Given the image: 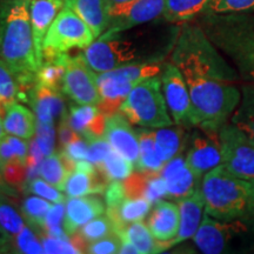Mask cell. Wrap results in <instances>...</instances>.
<instances>
[{
    "label": "cell",
    "mask_w": 254,
    "mask_h": 254,
    "mask_svg": "<svg viewBox=\"0 0 254 254\" xmlns=\"http://www.w3.org/2000/svg\"><path fill=\"white\" fill-rule=\"evenodd\" d=\"M119 111L129 123L139 127L155 129L174 125L168 112L159 75L135 84Z\"/></svg>",
    "instance_id": "obj_5"
},
{
    "label": "cell",
    "mask_w": 254,
    "mask_h": 254,
    "mask_svg": "<svg viewBox=\"0 0 254 254\" xmlns=\"http://www.w3.org/2000/svg\"><path fill=\"white\" fill-rule=\"evenodd\" d=\"M239 222L219 220L205 212L201 224L193 237V241L200 252L206 254L222 253L231 239V234L243 228Z\"/></svg>",
    "instance_id": "obj_13"
},
{
    "label": "cell",
    "mask_w": 254,
    "mask_h": 254,
    "mask_svg": "<svg viewBox=\"0 0 254 254\" xmlns=\"http://www.w3.org/2000/svg\"><path fill=\"white\" fill-rule=\"evenodd\" d=\"M172 126L154 129L155 151L165 164L176 155L182 153L184 145H185L184 127L179 125Z\"/></svg>",
    "instance_id": "obj_27"
},
{
    "label": "cell",
    "mask_w": 254,
    "mask_h": 254,
    "mask_svg": "<svg viewBox=\"0 0 254 254\" xmlns=\"http://www.w3.org/2000/svg\"><path fill=\"white\" fill-rule=\"evenodd\" d=\"M165 196H167V189L164 178L159 173L150 174L145 189L144 198L147 199L152 205H154L155 202L163 200Z\"/></svg>",
    "instance_id": "obj_47"
},
{
    "label": "cell",
    "mask_w": 254,
    "mask_h": 254,
    "mask_svg": "<svg viewBox=\"0 0 254 254\" xmlns=\"http://www.w3.org/2000/svg\"><path fill=\"white\" fill-rule=\"evenodd\" d=\"M178 206L180 212L179 231L177 237L166 245V251L193 238L198 231L205 214V199L201 192V186L190 195L178 199Z\"/></svg>",
    "instance_id": "obj_19"
},
{
    "label": "cell",
    "mask_w": 254,
    "mask_h": 254,
    "mask_svg": "<svg viewBox=\"0 0 254 254\" xmlns=\"http://www.w3.org/2000/svg\"><path fill=\"white\" fill-rule=\"evenodd\" d=\"M104 135L113 150H116L135 166L140 152L138 132L133 129L129 120L122 112H117L107 117Z\"/></svg>",
    "instance_id": "obj_15"
},
{
    "label": "cell",
    "mask_w": 254,
    "mask_h": 254,
    "mask_svg": "<svg viewBox=\"0 0 254 254\" xmlns=\"http://www.w3.org/2000/svg\"><path fill=\"white\" fill-rule=\"evenodd\" d=\"M104 194L107 208H116L117 206L126 198L123 180H114V182H111L109 185H107Z\"/></svg>",
    "instance_id": "obj_49"
},
{
    "label": "cell",
    "mask_w": 254,
    "mask_h": 254,
    "mask_svg": "<svg viewBox=\"0 0 254 254\" xmlns=\"http://www.w3.org/2000/svg\"><path fill=\"white\" fill-rule=\"evenodd\" d=\"M0 98L6 106L17 103V100H25V94L21 93L20 85L17 77L9 66L0 58Z\"/></svg>",
    "instance_id": "obj_37"
},
{
    "label": "cell",
    "mask_w": 254,
    "mask_h": 254,
    "mask_svg": "<svg viewBox=\"0 0 254 254\" xmlns=\"http://www.w3.org/2000/svg\"><path fill=\"white\" fill-rule=\"evenodd\" d=\"M55 124H45L37 120V131L34 140L45 157L52 154L55 151Z\"/></svg>",
    "instance_id": "obj_44"
},
{
    "label": "cell",
    "mask_w": 254,
    "mask_h": 254,
    "mask_svg": "<svg viewBox=\"0 0 254 254\" xmlns=\"http://www.w3.org/2000/svg\"><path fill=\"white\" fill-rule=\"evenodd\" d=\"M109 184L97 166L88 160H80L75 164L74 170L69 173L64 187V193L68 198L103 194Z\"/></svg>",
    "instance_id": "obj_17"
},
{
    "label": "cell",
    "mask_w": 254,
    "mask_h": 254,
    "mask_svg": "<svg viewBox=\"0 0 254 254\" xmlns=\"http://www.w3.org/2000/svg\"><path fill=\"white\" fill-rule=\"evenodd\" d=\"M26 226L25 219L6 200L5 195L0 196V230L7 237H14Z\"/></svg>",
    "instance_id": "obj_39"
},
{
    "label": "cell",
    "mask_w": 254,
    "mask_h": 254,
    "mask_svg": "<svg viewBox=\"0 0 254 254\" xmlns=\"http://www.w3.org/2000/svg\"><path fill=\"white\" fill-rule=\"evenodd\" d=\"M97 167L109 183L114 180H125L134 170V165L113 148L103 163Z\"/></svg>",
    "instance_id": "obj_35"
},
{
    "label": "cell",
    "mask_w": 254,
    "mask_h": 254,
    "mask_svg": "<svg viewBox=\"0 0 254 254\" xmlns=\"http://www.w3.org/2000/svg\"><path fill=\"white\" fill-rule=\"evenodd\" d=\"M97 86L99 92V107L106 117L119 112L120 106L136 82L118 71V68L105 73H97Z\"/></svg>",
    "instance_id": "obj_12"
},
{
    "label": "cell",
    "mask_w": 254,
    "mask_h": 254,
    "mask_svg": "<svg viewBox=\"0 0 254 254\" xmlns=\"http://www.w3.org/2000/svg\"><path fill=\"white\" fill-rule=\"evenodd\" d=\"M205 212L222 221H254V183L219 165L201 180Z\"/></svg>",
    "instance_id": "obj_3"
},
{
    "label": "cell",
    "mask_w": 254,
    "mask_h": 254,
    "mask_svg": "<svg viewBox=\"0 0 254 254\" xmlns=\"http://www.w3.org/2000/svg\"><path fill=\"white\" fill-rule=\"evenodd\" d=\"M79 234L87 241L88 244L93 243L103 238L114 233V226L111 219L106 215H99V217L92 219L79 230Z\"/></svg>",
    "instance_id": "obj_40"
},
{
    "label": "cell",
    "mask_w": 254,
    "mask_h": 254,
    "mask_svg": "<svg viewBox=\"0 0 254 254\" xmlns=\"http://www.w3.org/2000/svg\"><path fill=\"white\" fill-rule=\"evenodd\" d=\"M0 173L7 185H19L23 184L27 178V165L19 161H12L6 164Z\"/></svg>",
    "instance_id": "obj_48"
},
{
    "label": "cell",
    "mask_w": 254,
    "mask_h": 254,
    "mask_svg": "<svg viewBox=\"0 0 254 254\" xmlns=\"http://www.w3.org/2000/svg\"><path fill=\"white\" fill-rule=\"evenodd\" d=\"M2 125L6 134L31 140L37 131V117L30 109L14 103L6 109L2 117Z\"/></svg>",
    "instance_id": "obj_26"
},
{
    "label": "cell",
    "mask_w": 254,
    "mask_h": 254,
    "mask_svg": "<svg viewBox=\"0 0 254 254\" xmlns=\"http://www.w3.org/2000/svg\"><path fill=\"white\" fill-rule=\"evenodd\" d=\"M120 239H125L135 246L139 254H155L163 252L161 244L151 233L150 228L142 221L132 222L118 233Z\"/></svg>",
    "instance_id": "obj_30"
},
{
    "label": "cell",
    "mask_w": 254,
    "mask_h": 254,
    "mask_svg": "<svg viewBox=\"0 0 254 254\" xmlns=\"http://www.w3.org/2000/svg\"><path fill=\"white\" fill-rule=\"evenodd\" d=\"M27 141L15 135L5 134L0 140V171L6 164L12 161H19L27 165L30 153V144Z\"/></svg>",
    "instance_id": "obj_34"
},
{
    "label": "cell",
    "mask_w": 254,
    "mask_h": 254,
    "mask_svg": "<svg viewBox=\"0 0 254 254\" xmlns=\"http://www.w3.org/2000/svg\"><path fill=\"white\" fill-rule=\"evenodd\" d=\"M122 246V239L117 233L103 238L93 243H90L87 246L86 253L90 254H116L119 253Z\"/></svg>",
    "instance_id": "obj_46"
},
{
    "label": "cell",
    "mask_w": 254,
    "mask_h": 254,
    "mask_svg": "<svg viewBox=\"0 0 254 254\" xmlns=\"http://www.w3.org/2000/svg\"><path fill=\"white\" fill-rule=\"evenodd\" d=\"M65 6L81 18L98 38L110 26V5L107 0H64Z\"/></svg>",
    "instance_id": "obj_24"
},
{
    "label": "cell",
    "mask_w": 254,
    "mask_h": 254,
    "mask_svg": "<svg viewBox=\"0 0 254 254\" xmlns=\"http://www.w3.org/2000/svg\"><path fill=\"white\" fill-rule=\"evenodd\" d=\"M51 206L52 204L49 200L33 194L24 199L23 205H21V213L25 221H27L31 226L43 230L44 221Z\"/></svg>",
    "instance_id": "obj_38"
},
{
    "label": "cell",
    "mask_w": 254,
    "mask_h": 254,
    "mask_svg": "<svg viewBox=\"0 0 254 254\" xmlns=\"http://www.w3.org/2000/svg\"><path fill=\"white\" fill-rule=\"evenodd\" d=\"M67 116L69 126L85 140L105 134L107 117L98 105H72Z\"/></svg>",
    "instance_id": "obj_22"
},
{
    "label": "cell",
    "mask_w": 254,
    "mask_h": 254,
    "mask_svg": "<svg viewBox=\"0 0 254 254\" xmlns=\"http://www.w3.org/2000/svg\"><path fill=\"white\" fill-rule=\"evenodd\" d=\"M4 193H7V186L5 185L2 180H0V196L4 195Z\"/></svg>",
    "instance_id": "obj_54"
},
{
    "label": "cell",
    "mask_w": 254,
    "mask_h": 254,
    "mask_svg": "<svg viewBox=\"0 0 254 254\" xmlns=\"http://www.w3.org/2000/svg\"><path fill=\"white\" fill-rule=\"evenodd\" d=\"M185 159L190 170L201 179L206 173L221 165L219 133L209 134L204 131L195 132Z\"/></svg>",
    "instance_id": "obj_14"
},
{
    "label": "cell",
    "mask_w": 254,
    "mask_h": 254,
    "mask_svg": "<svg viewBox=\"0 0 254 254\" xmlns=\"http://www.w3.org/2000/svg\"><path fill=\"white\" fill-rule=\"evenodd\" d=\"M31 0H7L0 7V58L9 66L19 85L36 80L40 67L30 17Z\"/></svg>",
    "instance_id": "obj_2"
},
{
    "label": "cell",
    "mask_w": 254,
    "mask_h": 254,
    "mask_svg": "<svg viewBox=\"0 0 254 254\" xmlns=\"http://www.w3.org/2000/svg\"><path fill=\"white\" fill-rule=\"evenodd\" d=\"M152 204L145 198H125L116 208H107V217L113 222L114 233H120L132 222L142 221L150 214Z\"/></svg>",
    "instance_id": "obj_25"
},
{
    "label": "cell",
    "mask_w": 254,
    "mask_h": 254,
    "mask_svg": "<svg viewBox=\"0 0 254 254\" xmlns=\"http://www.w3.org/2000/svg\"><path fill=\"white\" fill-rule=\"evenodd\" d=\"M185 78L192 104V126L218 134L240 103L239 74L201 27L185 26L171 58Z\"/></svg>",
    "instance_id": "obj_1"
},
{
    "label": "cell",
    "mask_w": 254,
    "mask_h": 254,
    "mask_svg": "<svg viewBox=\"0 0 254 254\" xmlns=\"http://www.w3.org/2000/svg\"><path fill=\"white\" fill-rule=\"evenodd\" d=\"M5 129H4V125H2V118L1 116H0V140H1L2 138L5 136Z\"/></svg>",
    "instance_id": "obj_55"
},
{
    "label": "cell",
    "mask_w": 254,
    "mask_h": 254,
    "mask_svg": "<svg viewBox=\"0 0 254 254\" xmlns=\"http://www.w3.org/2000/svg\"><path fill=\"white\" fill-rule=\"evenodd\" d=\"M107 1H109V5H110V7H112V6L126 5V4H128V2H132V1H134V0H107Z\"/></svg>",
    "instance_id": "obj_52"
},
{
    "label": "cell",
    "mask_w": 254,
    "mask_h": 254,
    "mask_svg": "<svg viewBox=\"0 0 254 254\" xmlns=\"http://www.w3.org/2000/svg\"><path fill=\"white\" fill-rule=\"evenodd\" d=\"M6 239H7V236H5L1 232V230H0V253H4Z\"/></svg>",
    "instance_id": "obj_53"
},
{
    "label": "cell",
    "mask_w": 254,
    "mask_h": 254,
    "mask_svg": "<svg viewBox=\"0 0 254 254\" xmlns=\"http://www.w3.org/2000/svg\"><path fill=\"white\" fill-rule=\"evenodd\" d=\"M221 165L231 174L254 183V141L231 122L219 129Z\"/></svg>",
    "instance_id": "obj_7"
},
{
    "label": "cell",
    "mask_w": 254,
    "mask_h": 254,
    "mask_svg": "<svg viewBox=\"0 0 254 254\" xmlns=\"http://www.w3.org/2000/svg\"><path fill=\"white\" fill-rule=\"evenodd\" d=\"M240 91V103L231 116L230 122L254 141V84L243 85Z\"/></svg>",
    "instance_id": "obj_29"
},
{
    "label": "cell",
    "mask_w": 254,
    "mask_h": 254,
    "mask_svg": "<svg viewBox=\"0 0 254 254\" xmlns=\"http://www.w3.org/2000/svg\"><path fill=\"white\" fill-rule=\"evenodd\" d=\"M64 218H65V202H53L45 217L43 231L45 232L53 227H62Z\"/></svg>",
    "instance_id": "obj_50"
},
{
    "label": "cell",
    "mask_w": 254,
    "mask_h": 254,
    "mask_svg": "<svg viewBox=\"0 0 254 254\" xmlns=\"http://www.w3.org/2000/svg\"><path fill=\"white\" fill-rule=\"evenodd\" d=\"M254 11V0H211L205 14H236Z\"/></svg>",
    "instance_id": "obj_41"
},
{
    "label": "cell",
    "mask_w": 254,
    "mask_h": 254,
    "mask_svg": "<svg viewBox=\"0 0 254 254\" xmlns=\"http://www.w3.org/2000/svg\"><path fill=\"white\" fill-rule=\"evenodd\" d=\"M41 244L44 247V253L47 254H79L80 250L73 244L71 238L63 239L50 236H44L41 238Z\"/></svg>",
    "instance_id": "obj_43"
},
{
    "label": "cell",
    "mask_w": 254,
    "mask_h": 254,
    "mask_svg": "<svg viewBox=\"0 0 254 254\" xmlns=\"http://www.w3.org/2000/svg\"><path fill=\"white\" fill-rule=\"evenodd\" d=\"M5 252L24 253V254H41L44 247L36 234L30 227L25 226L17 236L7 237L5 245Z\"/></svg>",
    "instance_id": "obj_36"
},
{
    "label": "cell",
    "mask_w": 254,
    "mask_h": 254,
    "mask_svg": "<svg viewBox=\"0 0 254 254\" xmlns=\"http://www.w3.org/2000/svg\"><path fill=\"white\" fill-rule=\"evenodd\" d=\"M151 233L161 244L163 252L166 245L177 237L180 226L179 206L176 202L160 200L155 202L146 222Z\"/></svg>",
    "instance_id": "obj_18"
},
{
    "label": "cell",
    "mask_w": 254,
    "mask_h": 254,
    "mask_svg": "<svg viewBox=\"0 0 254 254\" xmlns=\"http://www.w3.org/2000/svg\"><path fill=\"white\" fill-rule=\"evenodd\" d=\"M160 79L168 112L172 117L174 125L192 126V104L182 71L172 62L167 63L164 66Z\"/></svg>",
    "instance_id": "obj_10"
},
{
    "label": "cell",
    "mask_w": 254,
    "mask_h": 254,
    "mask_svg": "<svg viewBox=\"0 0 254 254\" xmlns=\"http://www.w3.org/2000/svg\"><path fill=\"white\" fill-rule=\"evenodd\" d=\"M86 141L88 144L86 160L93 164L94 166H99L112 150L110 142L107 141L105 135L95 136V138H91Z\"/></svg>",
    "instance_id": "obj_45"
},
{
    "label": "cell",
    "mask_w": 254,
    "mask_h": 254,
    "mask_svg": "<svg viewBox=\"0 0 254 254\" xmlns=\"http://www.w3.org/2000/svg\"><path fill=\"white\" fill-rule=\"evenodd\" d=\"M95 39L87 24L69 8L59 12L44 40V60L68 53L72 50H85Z\"/></svg>",
    "instance_id": "obj_6"
},
{
    "label": "cell",
    "mask_w": 254,
    "mask_h": 254,
    "mask_svg": "<svg viewBox=\"0 0 254 254\" xmlns=\"http://www.w3.org/2000/svg\"><path fill=\"white\" fill-rule=\"evenodd\" d=\"M64 6V0H31V25L37 58L40 66L44 62V40L46 33Z\"/></svg>",
    "instance_id": "obj_21"
},
{
    "label": "cell",
    "mask_w": 254,
    "mask_h": 254,
    "mask_svg": "<svg viewBox=\"0 0 254 254\" xmlns=\"http://www.w3.org/2000/svg\"><path fill=\"white\" fill-rule=\"evenodd\" d=\"M117 34H101L84 50L85 62L95 73H105L120 67L135 58V49L131 41Z\"/></svg>",
    "instance_id": "obj_8"
},
{
    "label": "cell",
    "mask_w": 254,
    "mask_h": 254,
    "mask_svg": "<svg viewBox=\"0 0 254 254\" xmlns=\"http://www.w3.org/2000/svg\"><path fill=\"white\" fill-rule=\"evenodd\" d=\"M27 100L33 107L38 122L55 124V120L65 112L62 90L58 88L47 87L37 82L30 90Z\"/></svg>",
    "instance_id": "obj_23"
},
{
    "label": "cell",
    "mask_w": 254,
    "mask_h": 254,
    "mask_svg": "<svg viewBox=\"0 0 254 254\" xmlns=\"http://www.w3.org/2000/svg\"><path fill=\"white\" fill-rule=\"evenodd\" d=\"M159 174L166 183L168 198L182 199L201 186L202 179L190 170L182 153L167 161Z\"/></svg>",
    "instance_id": "obj_16"
},
{
    "label": "cell",
    "mask_w": 254,
    "mask_h": 254,
    "mask_svg": "<svg viewBox=\"0 0 254 254\" xmlns=\"http://www.w3.org/2000/svg\"><path fill=\"white\" fill-rule=\"evenodd\" d=\"M202 30L209 40L230 57L238 73L254 84V17L236 14H206Z\"/></svg>",
    "instance_id": "obj_4"
},
{
    "label": "cell",
    "mask_w": 254,
    "mask_h": 254,
    "mask_svg": "<svg viewBox=\"0 0 254 254\" xmlns=\"http://www.w3.org/2000/svg\"><path fill=\"white\" fill-rule=\"evenodd\" d=\"M136 132H138L140 152H139V159L134 166L135 170L151 174L160 173L165 163L159 158L155 151L154 129L141 127Z\"/></svg>",
    "instance_id": "obj_28"
},
{
    "label": "cell",
    "mask_w": 254,
    "mask_h": 254,
    "mask_svg": "<svg viewBox=\"0 0 254 254\" xmlns=\"http://www.w3.org/2000/svg\"><path fill=\"white\" fill-rule=\"evenodd\" d=\"M166 0H134L110 7V26L105 34H117L163 15ZM103 33V34H104Z\"/></svg>",
    "instance_id": "obj_11"
},
{
    "label": "cell",
    "mask_w": 254,
    "mask_h": 254,
    "mask_svg": "<svg viewBox=\"0 0 254 254\" xmlns=\"http://www.w3.org/2000/svg\"><path fill=\"white\" fill-rule=\"evenodd\" d=\"M0 180H2V182H4V179H2V177H1V174H0Z\"/></svg>",
    "instance_id": "obj_56"
},
{
    "label": "cell",
    "mask_w": 254,
    "mask_h": 254,
    "mask_svg": "<svg viewBox=\"0 0 254 254\" xmlns=\"http://www.w3.org/2000/svg\"><path fill=\"white\" fill-rule=\"evenodd\" d=\"M106 212L104 201L98 196L84 195L66 199L64 230L68 236L75 233L79 228L92 219L103 215Z\"/></svg>",
    "instance_id": "obj_20"
},
{
    "label": "cell",
    "mask_w": 254,
    "mask_h": 254,
    "mask_svg": "<svg viewBox=\"0 0 254 254\" xmlns=\"http://www.w3.org/2000/svg\"><path fill=\"white\" fill-rule=\"evenodd\" d=\"M69 170L66 166L65 161L60 153H55L47 155L41 160L38 168V174L49 182L57 189L63 190L65 187V183L69 176Z\"/></svg>",
    "instance_id": "obj_33"
},
{
    "label": "cell",
    "mask_w": 254,
    "mask_h": 254,
    "mask_svg": "<svg viewBox=\"0 0 254 254\" xmlns=\"http://www.w3.org/2000/svg\"><path fill=\"white\" fill-rule=\"evenodd\" d=\"M68 53L45 59L36 74V81L44 86L62 90V82L65 77Z\"/></svg>",
    "instance_id": "obj_32"
},
{
    "label": "cell",
    "mask_w": 254,
    "mask_h": 254,
    "mask_svg": "<svg viewBox=\"0 0 254 254\" xmlns=\"http://www.w3.org/2000/svg\"><path fill=\"white\" fill-rule=\"evenodd\" d=\"M27 187L32 194L39 195L51 202H66V196L63 194L62 190L51 185L43 178H32Z\"/></svg>",
    "instance_id": "obj_42"
},
{
    "label": "cell",
    "mask_w": 254,
    "mask_h": 254,
    "mask_svg": "<svg viewBox=\"0 0 254 254\" xmlns=\"http://www.w3.org/2000/svg\"><path fill=\"white\" fill-rule=\"evenodd\" d=\"M211 0H166L163 15L167 21H189L204 13Z\"/></svg>",
    "instance_id": "obj_31"
},
{
    "label": "cell",
    "mask_w": 254,
    "mask_h": 254,
    "mask_svg": "<svg viewBox=\"0 0 254 254\" xmlns=\"http://www.w3.org/2000/svg\"><path fill=\"white\" fill-rule=\"evenodd\" d=\"M120 254H139V251L135 249L134 245H132L129 241L122 239V246L119 250Z\"/></svg>",
    "instance_id": "obj_51"
},
{
    "label": "cell",
    "mask_w": 254,
    "mask_h": 254,
    "mask_svg": "<svg viewBox=\"0 0 254 254\" xmlns=\"http://www.w3.org/2000/svg\"><path fill=\"white\" fill-rule=\"evenodd\" d=\"M97 73L92 71L84 56H67L65 77L62 82V91L69 99L79 105H98L99 92L97 86Z\"/></svg>",
    "instance_id": "obj_9"
}]
</instances>
